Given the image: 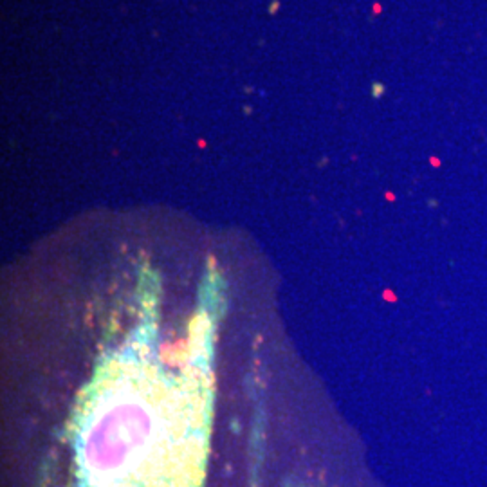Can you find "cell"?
Wrapping results in <instances>:
<instances>
[{"label": "cell", "instance_id": "obj_1", "mask_svg": "<svg viewBox=\"0 0 487 487\" xmlns=\"http://www.w3.org/2000/svg\"><path fill=\"white\" fill-rule=\"evenodd\" d=\"M240 352L186 332L105 343L71 369L67 408L8 422L4 487H345L284 408L224 406L267 366L233 379Z\"/></svg>", "mask_w": 487, "mask_h": 487}, {"label": "cell", "instance_id": "obj_2", "mask_svg": "<svg viewBox=\"0 0 487 487\" xmlns=\"http://www.w3.org/2000/svg\"><path fill=\"white\" fill-rule=\"evenodd\" d=\"M150 267H152V271H155V272H165V275H168V272H170L166 265H163V267H161V265H159V267H154V265L150 264V260L143 262V264H141V272L143 271H150ZM213 267H215V265H213V264H204L200 269L197 267L195 277L210 278V280H217V282H222V284H227V282H226L227 280L226 275H224V277H219V275H217V269H213ZM138 272H139V267H138ZM183 272H185V271H183ZM183 272H180V277H183ZM134 275H135V272H134ZM170 275H172V272H170ZM175 277H179V275H175ZM193 280H195V278H193ZM128 287H130V285H128ZM88 302H91V299H88Z\"/></svg>", "mask_w": 487, "mask_h": 487}]
</instances>
